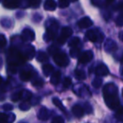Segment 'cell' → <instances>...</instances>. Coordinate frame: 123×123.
<instances>
[{"instance_id": "1", "label": "cell", "mask_w": 123, "mask_h": 123, "mask_svg": "<svg viewBox=\"0 0 123 123\" xmlns=\"http://www.w3.org/2000/svg\"><path fill=\"white\" fill-rule=\"evenodd\" d=\"M104 100L106 105L111 110H116L120 106V100L118 97V88L115 84L108 83L103 88Z\"/></svg>"}, {"instance_id": "2", "label": "cell", "mask_w": 123, "mask_h": 123, "mask_svg": "<svg viewBox=\"0 0 123 123\" xmlns=\"http://www.w3.org/2000/svg\"><path fill=\"white\" fill-rule=\"evenodd\" d=\"M53 60L57 65L61 67H66L69 63L67 55L62 52H58L56 55H53Z\"/></svg>"}, {"instance_id": "3", "label": "cell", "mask_w": 123, "mask_h": 123, "mask_svg": "<svg viewBox=\"0 0 123 123\" xmlns=\"http://www.w3.org/2000/svg\"><path fill=\"white\" fill-rule=\"evenodd\" d=\"M58 23L53 20L52 24H51L50 27L47 28V30H46V33L44 36L45 40L46 41L51 40V39L55 37V35H56V32H57V30H58Z\"/></svg>"}, {"instance_id": "4", "label": "cell", "mask_w": 123, "mask_h": 123, "mask_svg": "<svg viewBox=\"0 0 123 123\" xmlns=\"http://www.w3.org/2000/svg\"><path fill=\"white\" fill-rule=\"evenodd\" d=\"M96 29H89V30L87 31L86 33V37L89 39V41L93 43L95 42H100L102 40V36L101 34H100L99 32H96Z\"/></svg>"}, {"instance_id": "5", "label": "cell", "mask_w": 123, "mask_h": 123, "mask_svg": "<svg viewBox=\"0 0 123 123\" xmlns=\"http://www.w3.org/2000/svg\"><path fill=\"white\" fill-rule=\"evenodd\" d=\"M72 30L71 28L69 27H64L63 29H62V32H61V34L59 35L58 39V44H62L67 41V39L72 35Z\"/></svg>"}, {"instance_id": "6", "label": "cell", "mask_w": 123, "mask_h": 123, "mask_svg": "<svg viewBox=\"0 0 123 123\" xmlns=\"http://www.w3.org/2000/svg\"><path fill=\"white\" fill-rule=\"evenodd\" d=\"M94 55L91 50H87L84 53L80 54L79 56V62L80 64H87L93 59Z\"/></svg>"}, {"instance_id": "7", "label": "cell", "mask_w": 123, "mask_h": 123, "mask_svg": "<svg viewBox=\"0 0 123 123\" xmlns=\"http://www.w3.org/2000/svg\"><path fill=\"white\" fill-rule=\"evenodd\" d=\"M77 25L80 29H87L93 25V21L89 17H84L81 19H79L77 23Z\"/></svg>"}, {"instance_id": "8", "label": "cell", "mask_w": 123, "mask_h": 123, "mask_svg": "<svg viewBox=\"0 0 123 123\" xmlns=\"http://www.w3.org/2000/svg\"><path fill=\"white\" fill-rule=\"evenodd\" d=\"M21 37L25 41H33L35 39V33L30 29H25L22 32Z\"/></svg>"}, {"instance_id": "9", "label": "cell", "mask_w": 123, "mask_h": 123, "mask_svg": "<svg viewBox=\"0 0 123 123\" xmlns=\"http://www.w3.org/2000/svg\"><path fill=\"white\" fill-rule=\"evenodd\" d=\"M95 74L98 76H105L109 74V70L107 68V66L105 65H98L95 69Z\"/></svg>"}, {"instance_id": "10", "label": "cell", "mask_w": 123, "mask_h": 123, "mask_svg": "<svg viewBox=\"0 0 123 123\" xmlns=\"http://www.w3.org/2000/svg\"><path fill=\"white\" fill-rule=\"evenodd\" d=\"M49 116H50V113H49V111L46 108V107H41V109L39 110L38 111V119L41 121H46L48 120L49 118Z\"/></svg>"}, {"instance_id": "11", "label": "cell", "mask_w": 123, "mask_h": 123, "mask_svg": "<svg viewBox=\"0 0 123 123\" xmlns=\"http://www.w3.org/2000/svg\"><path fill=\"white\" fill-rule=\"evenodd\" d=\"M117 49V45L116 42L112 39H107L105 43V49L107 52H114Z\"/></svg>"}, {"instance_id": "12", "label": "cell", "mask_w": 123, "mask_h": 123, "mask_svg": "<svg viewBox=\"0 0 123 123\" xmlns=\"http://www.w3.org/2000/svg\"><path fill=\"white\" fill-rule=\"evenodd\" d=\"M72 112L76 117H79V118L82 117L83 116H84V108H83V107L81 106V105H73V106H72Z\"/></svg>"}, {"instance_id": "13", "label": "cell", "mask_w": 123, "mask_h": 123, "mask_svg": "<svg viewBox=\"0 0 123 123\" xmlns=\"http://www.w3.org/2000/svg\"><path fill=\"white\" fill-rule=\"evenodd\" d=\"M44 8L47 11H54L57 8V3L55 0H46L44 2Z\"/></svg>"}, {"instance_id": "14", "label": "cell", "mask_w": 123, "mask_h": 123, "mask_svg": "<svg viewBox=\"0 0 123 123\" xmlns=\"http://www.w3.org/2000/svg\"><path fill=\"white\" fill-rule=\"evenodd\" d=\"M3 5L8 8H15L20 5V0H4Z\"/></svg>"}, {"instance_id": "15", "label": "cell", "mask_w": 123, "mask_h": 123, "mask_svg": "<svg viewBox=\"0 0 123 123\" xmlns=\"http://www.w3.org/2000/svg\"><path fill=\"white\" fill-rule=\"evenodd\" d=\"M20 80L23 81H28L30 80L32 77V73L30 71V70H24L20 72Z\"/></svg>"}, {"instance_id": "16", "label": "cell", "mask_w": 123, "mask_h": 123, "mask_svg": "<svg viewBox=\"0 0 123 123\" xmlns=\"http://www.w3.org/2000/svg\"><path fill=\"white\" fill-rule=\"evenodd\" d=\"M61 80V72L55 71L51 75V83L52 85H58Z\"/></svg>"}, {"instance_id": "17", "label": "cell", "mask_w": 123, "mask_h": 123, "mask_svg": "<svg viewBox=\"0 0 123 123\" xmlns=\"http://www.w3.org/2000/svg\"><path fill=\"white\" fill-rule=\"evenodd\" d=\"M53 70H54V68H53L52 65H50V64H46V65H44L42 67L43 73H44V74L46 76L51 75V74H52V72H53Z\"/></svg>"}, {"instance_id": "18", "label": "cell", "mask_w": 123, "mask_h": 123, "mask_svg": "<svg viewBox=\"0 0 123 123\" xmlns=\"http://www.w3.org/2000/svg\"><path fill=\"white\" fill-rule=\"evenodd\" d=\"M115 117L117 121L123 122V106H119L115 113Z\"/></svg>"}, {"instance_id": "19", "label": "cell", "mask_w": 123, "mask_h": 123, "mask_svg": "<svg viewBox=\"0 0 123 123\" xmlns=\"http://www.w3.org/2000/svg\"><path fill=\"white\" fill-rule=\"evenodd\" d=\"M36 59L39 62H46L48 60V55L45 52L40 51L36 55Z\"/></svg>"}, {"instance_id": "20", "label": "cell", "mask_w": 123, "mask_h": 123, "mask_svg": "<svg viewBox=\"0 0 123 123\" xmlns=\"http://www.w3.org/2000/svg\"><path fill=\"white\" fill-rule=\"evenodd\" d=\"M74 74H75V78L79 80H85L86 78V74L82 70H76L74 71Z\"/></svg>"}, {"instance_id": "21", "label": "cell", "mask_w": 123, "mask_h": 123, "mask_svg": "<svg viewBox=\"0 0 123 123\" xmlns=\"http://www.w3.org/2000/svg\"><path fill=\"white\" fill-rule=\"evenodd\" d=\"M52 102L53 104H54L55 105H56L58 108H59L60 110L62 111L63 112H66V109H65V106H64L63 105H62V101L59 100L58 98H53L52 99Z\"/></svg>"}, {"instance_id": "22", "label": "cell", "mask_w": 123, "mask_h": 123, "mask_svg": "<svg viewBox=\"0 0 123 123\" xmlns=\"http://www.w3.org/2000/svg\"><path fill=\"white\" fill-rule=\"evenodd\" d=\"M80 44V39H79V37H74L72 39H71V40L69 41L68 43V45L69 47L71 48H75V47H78Z\"/></svg>"}, {"instance_id": "23", "label": "cell", "mask_w": 123, "mask_h": 123, "mask_svg": "<svg viewBox=\"0 0 123 123\" xmlns=\"http://www.w3.org/2000/svg\"><path fill=\"white\" fill-rule=\"evenodd\" d=\"M31 92L28 91H22V96H21V99H23L24 101H27L28 100H30L31 98Z\"/></svg>"}, {"instance_id": "24", "label": "cell", "mask_w": 123, "mask_h": 123, "mask_svg": "<svg viewBox=\"0 0 123 123\" xmlns=\"http://www.w3.org/2000/svg\"><path fill=\"white\" fill-rule=\"evenodd\" d=\"M0 123H9V115L0 113Z\"/></svg>"}, {"instance_id": "25", "label": "cell", "mask_w": 123, "mask_h": 123, "mask_svg": "<svg viewBox=\"0 0 123 123\" xmlns=\"http://www.w3.org/2000/svg\"><path fill=\"white\" fill-rule=\"evenodd\" d=\"M79 54H80V49L79 48L75 47V48H72L70 50V55L72 58H76L77 56H79Z\"/></svg>"}, {"instance_id": "26", "label": "cell", "mask_w": 123, "mask_h": 123, "mask_svg": "<svg viewBox=\"0 0 123 123\" xmlns=\"http://www.w3.org/2000/svg\"><path fill=\"white\" fill-rule=\"evenodd\" d=\"M21 96H22V91H18V92L12 95L11 100H13V101H18V100H20V99H21Z\"/></svg>"}, {"instance_id": "27", "label": "cell", "mask_w": 123, "mask_h": 123, "mask_svg": "<svg viewBox=\"0 0 123 123\" xmlns=\"http://www.w3.org/2000/svg\"><path fill=\"white\" fill-rule=\"evenodd\" d=\"M30 107V104L29 103L28 101H24L20 104V110H22V111L29 110Z\"/></svg>"}, {"instance_id": "28", "label": "cell", "mask_w": 123, "mask_h": 123, "mask_svg": "<svg viewBox=\"0 0 123 123\" xmlns=\"http://www.w3.org/2000/svg\"><path fill=\"white\" fill-rule=\"evenodd\" d=\"M68 5H69L68 0H59V1H58V7L61 8H67Z\"/></svg>"}, {"instance_id": "29", "label": "cell", "mask_w": 123, "mask_h": 123, "mask_svg": "<svg viewBox=\"0 0 123 123\" xmlns=\"http://www.w3.org/2000/svg\"><path fill=\"white\" fill-rule=\"evenodd\" d=\"M101 84H102V80L100 79V78H95L92 82V85L94 88L100 87V86H101Z\"/></svg>"}, {"instance_id": "30", "label": "cell", "mask_w": 123, "mask_h": 123, "mask_svg": "<svg viewBox=\"0 0 123 123\" xmlns=\"http://www.w3.org/2000/svg\"><path fill=\"white\" fill-rule=\"evenodd\" d=\"M7 44V39L3 34H0V49L3 48Z\"/></svg>"}, {"instance_id": "31", "label": "cell", "mask_w": 123, "mask_h": 123, "mask_svg": "<svg viewBox=\"0 0 123 123\" xmlns=\"http://www.w3.org/2000/svg\"><path fill=\"white\" fill-rule=\"evenodd\" d=\"M43 82H44V81L41 79H36L32 82V85L34 86H36V87H41V86H43Z\"/></svg>"}, {"instance_id": "32", "label": "cell", "mask_w": 123, "mask_h": 123, "mask_svg": "<svg viewBox=\"0 0 123 123\" xmlns=\"http://www.w3.org/2000/svg\"><path fill=\"white\" fill-rule=\"evenodd\" d=\"M116 24L118 26H123V13H121L117 16L116 19Z\"/></svg>"}, {"instance_id": "33", "label": "cell", "mask_w": 123, "mask_h": 123, "mask_svg": "<svg viewBox=\"0 0 123 123\" xmlns=\"http://www.w3.org/2000/svg\"><path fill=\"white\" fill-rule=\"evenodd\" d=\"M72 85V80L69 77H66L63 80V86L64 88H68Z\"/></svg>"}, {"instance_id": "34", "label": "cell", "mask_w": 123, "mask_h": 123, "mask_svg": "<svg viewBox=\"0 0 123 123\" xmlns=\"http://www.w3.org/2000/svg\"><path fill=\"white\" fill-rule=\"evenodd\" d=\"M48 51H49V53L51 54V55H56L57 53L58 52V48L56 47V46L53 44V45H51V47H49V49H48Z\"/></svg>"}, {"instance_id": "35", "label": "cell", "mask_w": 123, "mask_h": 123, "mask_svg": "<svg viewBox=\"0 0 123 123\" xmlns=\"http://www.w3.org/2000/svg\"><path fill=\"white\" fill-rule=\"evenodd\" d=\"M51 123H65L62 117H55L51 121Z\"/></svg>"}, {"instance_id": "36", "label": "cell", "mask_w": 123, "mask_h": 123, "mask_svg": "<svg viewBox=\"0 0 123 123\" xmlns=\"http://www.w3.org/2000/svg\"><path fill=\"white\" fill-rule=\"evenodd\" d=\"M3 108L5 111H11L13 109V105H10V104H5V105H3Z\"/></svg>"}, {"instance_id": "37", "label": "cell", "mask_w": 123, "mask_h": 123, "mask_svg": "<svg viewBox=\"0 0 123 123\" xmlns=\"http://www.w3.org/2000/svg\"><path fill=\"white\" fill-rule=\"evenodd\" d=\"M92 3L94 5H95V6L100 7L102 4V2L100 1V0H92Z\"/></svg>"}, {"instance_id": "38", "label": "cell", "mask_w": 123, "mask_h": 123, "mask_svg": "<svg viewBox=\"0 0 123 123\" xmlns=\"http://www.w3.org/2000/svg\"><path fill=\"white\" fill-rule=\"evenodd\" d=\"M84 107H85V108L87 107V108H88L87 110H86V112H87V113H89V112H91V106L88 103H86L85 105H84Z\"/></svg>"}, {"instance_id": "39", "label": "cell", "mask_w": 123, "mask_h": 123, "mask_svg": "<svg viewBox=\"0 0 123 123\" xmlns=\"http://www.w3.org/2000/svg\"><path fill=\"white\" fill-rule=\"evenodd\" d=\"M116 8H118V9H120V10H123V3H119L118 6L116 7Z\"/></svg>"}, {"instance_id": "40", "label": "cell", "mask_w": 123, "mask_h": 123, "mask_svg": "<svg viewBox=\"0 0 123 123\" xmlns=\"http://www.w3.org/2000/svg\"><path fill=\"white\" fill-rule=\"evenodd\" d=\"M119 39H120L122 41H123V31L120 32V34H119Z\"/></svg>"}, {"instance_id": "41", "label": "cell", "mask_w": 123, "mask_h": 123, "mask_svg": "<svg viewBox=\"0 0 123 123\" xmlns=\"http://www.w3.org/2000/svg\"><path fill=\"white\" fill-rule=\"evenodd\" d=\"M114 1H115V0H106V2H107V3H113Z\"/></svg>"}, {"instance_id": "42", "label": "cell", "mask_w": 123, "mask_h": 123, "mask_svg": "<svg viewBox=\"0 0 123 123\" xmlns=\"http://www.w3.org/2000/svg\"><path fill=\"white\" fill-rule=\"evenodd\" d=\"M2 81H3V79H2V77L0 76V85L2 84Z\"/></svg>"}, {"instance_id": "43", "label": "cell", "mask_w": 123, "mask_h": 123, "mask_svg": "<svg viewBox=\"0 0 123 123\" xmlns=\"http://www.w3.org/2000/svg\"><path fill=\"white\" fill-rule=\"evenodd\" d=\"M69 2H76V1H78V0H68Z\"/></svg>"}, {"instance_id": "44", "label": "cell", "mask_w": 123, "mask_h": 123, "mask_svg": "<svg viewBox=\"0 0 123 123\" xmlns=\"http://www.w3.org/2000/svg\"><path fill=\"white\" fill-rule=\"evenodd\" d=\"M121 71H122V75H123V68L122 69V70H121Z\"/></svg>"}, {"instance_id": "45", "label": "cell", "mask_w": 123, "mask_h": 123, "mask_svg": "<svg viewBox=\"0 0 123 123\" xmlns=\"http://www.w3.org/2000/svg\"><path fill=\"white\" fill-rule=\"evenodd\" d=\"M122 96H123V90H122Z\"/></svg>"}, {"instance_id": "46", "label": "cell", "mask_w": 123, "mask_h": 123, "mask_svg": "<svg viewBox=\"0 0 123 123\" xmlns=\"http://www.w3.org/2000/svg\"><path fill=\"white\" fill-rule=\"evenodd\" d=\"M29 1H31V0H29Z\"/></svg>"}]
</instances>
